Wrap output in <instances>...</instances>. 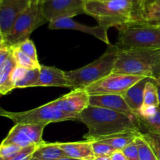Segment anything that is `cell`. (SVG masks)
<instances>
[{
    "mask_svg": "<svg viewBox=\"0 0 160 160\" xmlns=\"http://www.w3.org/2000/svg\"><path fill=\"white\" fill-rule=\"evenodd\" d=\"M88 0H44L42 10L48 23L59 18H72L85 14L84 6Z\"/></svg>",
    "mask_w": 160,
    "mask_h": 160,
    "instance_id": "cell-10",
    "label": "cell"
},
{
    "mask_svg": "<svg viewBox=\"0 0 160 160\" xmlns=\"http://www.w3.org/2000/svg\"><path fill=\"white\" fill-rule=\"evenodd\" d=\"M156 86L158 88V96H159V108L160 109V82L159 81H156Z\"/></svg>",
    "mask_w": 160,
    "mask_h": 160,
    "instance_id": "cell-36",
    "label": "cell"
},
{
    "mask_svg": "<svg viewBox=\"0 0 160 160\" xmlns=\"http://www.w3.org/2000/svg\"><path fill=\"white\" fill-rule=\"evenodd\" d=\"M67 157L64 152L56 143H47L44 142L37 147L31 160H57L60 158Z\"/></svg>",
    "mask_w": 160,
    "mask_h": 160,
    "instance_id": "cell-18",
    "label": "cell"
},
{
    "mask_svg": "<svg viewBox=\"0 0 160 160\" xmlns=\"http://www.w3.org/2000/svg\"><path fill=\"white\" fill-rule=\"evenodd\" d=\"M0 37H1V38H3V37H2V32H1V28H0ZM3 41H4V40H3Z\"/></svg>",
    "mask_w": 160,
    "mask_h": 160,
    "instance_id": "cell-41",
    "label": "cell"
},
{
    "mask_svg": "<svg viewBox=\"0 0 160 160\" xmlns=\"http://www.w3.org/2000/svg\"><path fill=\"white\" fill-rule=\"evenodd\" d=\"M84 11L95 19L98 25L109 30L142 20L143 8L139 0H88Z\"/></svg>",
    "mask_w": 160,
    "mask_h": 160,
    "instance_id": "cell-2",
    "label": "cell"
},
{
    "mask_svg": "<svg viewBox=\"0 0 160 160\" xmlns=\"http://www.w3.org/2000/svg\"><path fill=\"white\" fill-rule=\"evenodd\" d=\"M149 106L159 107L158 88L156 84V81L152 79L148 80V81L145 84V92H144V102L142 109L149 107Z\"/></svg>",
    "mask_w": 160,
    "mask_h": 160,
    "instance_id": "cell-22",
    "label": "cell"
},
{
    "mask_svg": "<svg viewBox=\"0 0 160 160\" xmlns=\"http://www.w3.org/2000/svg\"><path fill=\"white\" fill-rule=\"evenodd\" d=\"M59 146L67 157L78 160H95L92 142L89 141L77 142H58Z\"/></svg>",
    "mask_w": 160,
    "mask_h": 160,
    "instance_id": "cell-16",
    "label": "cell"
},
{
    "mask_svg": "<svg viewBox=\"0 0 160 160\" xmlns=\"http://www.w3.org/2000/svg\"><path fill=\"white\" fill-rule=\"evenodd\" d=\"M110 157L111 160H128L127 158L125 157L124 155H123V152L118 151V150L114 152L111 155Z\"/></svg>",
    "mask_w": 160,
    "mask_h": 160,
    "instance_id": "cell-34",
    "label": "cell"
},
{
    "mask_svg": "<svg viewBox=\"0 0 160 160\" xmlns=\"http://www.w3.org/2000/svg\"><path fill=\"white\" fill-rule=\"evenodd\" d=\"M135 142L138 149L139 160H158L151 146L142 137V133L136 138Z\"/></svg>",
    "mask_w": 160,
    "mask_h": 160,
    "instance_id": "cell-23",
    "label": "cell"
},
{
    "mask_svg": "<svg viewBox=\"0 0 160 160\" xmlns=\"http://www.w3.org/2000/svg\"><path fill=\"white\" fill-rule=\"evenodd\" d=\"M156 4H159L160 5V0H158V1L156 2Z\"/></svg>",
    "mask_w": 160,
    "mask_h": 160,
    "instance_id": "cell-43",
    "label": "cell"
},
{
    "mask_svg": "<svg viewBox=\"0 0 160 160\" xmlns=\"http://www.w3.org/2000/svg\"><path fill=\"white\" fill-rule=\"evenodd\" d=\"M78 121L88 128L84 139L101 141L123 133L142 132V123L135 114H127L88 106L78 115Z\"/></svg>",
    "mask_w": 160,
    "mask_h": 160,
    "instance_id": "cell-1",
    "label": "cell"
},
{
    "mask_svg": "<svg viewBox=\"0 0 160 160\" xmlns=\"http://www.w3.org/2000/svg\"><path fill=\"white\" fill-rule=\"evenodd\" d=\"M57 160H78V159H72V158H70V157H63V158H60V159Z\"/></svg>",
    "mask_w": 160,
    "mask_h": 160,
    "instance_id": "cell-38",
    "label": "cell"
},
{
    "mask_svg": "<svg viewBox=\"0 0 160 160\" xmlns=\"http://www.w3.org/2000/svg\"><path fill=\"white\" fill-rule=\"evenodd\" d=\"M4 42V41H3V38H1V37H0V42Z\"/></svg>",
    "mask_w": 160,
    "mask_h": 160,
    "instance_id": "cell-42",
    "label": "cell"
},
{
    "mask_svg": "<svg viewBox=\"0 0 160 160\" xmlns=\"http://www.w3.org/2000/svg\"><path fill=\"white\" fill-rule=\"evenodd\" d=\"M55 109L68 113L79 114L89 106V95L85 89H75L50 102Z\"/></svg>",
    "mask_w": 160,
    "mask_h": 160,
    "instance_id": "cell-11",
    "label": "cell"
},
{
    "mask_svg": "<svg viewBox=\"0 0 160 160\" xmlns=\"http://www.w3.org/2000/svg\"><path fill=\"white\" fill-rule=\"evenodd\" d=\"M157 1L158 0H141V5H142V7L144 9L147 6L155 4Z\"/></svg>",
    "mask_w": 160,
    "mask_h": 160,
    "instance_id": "cell-35",
    "label": "cell"
},
{
    "mask_svg": "<svg viewBox=\"0 0 160 160\" xmlns=\"http://www.w3.org/2000/svg\"><path fill=\"white\" fill-rule=\"evenodd\" d=\"M120 48H140L160 50V25L138 20L117 28Z\"/></svg>",
    "mask_w": 160,
    "mask_h": 160,
    "instance_id": "cell-5",
    "label": "cell"
},
{
    "mask_svg": "<svg viewBox=\"0 0 160 160\" xmlns=\"http://www.w3.org/2000/svg\"><path fill=\"white\" fill-rule=\"evenodd\" d=\"M145 132H142V135L151 146L156 158L160 160V134L145 130Z\"/></svg>",
    "mask_w": 160,
    "mask_h": 160,
    "instance_id": "cell-27",
    "label": "cell"
},
{
    "mask_svg": "<svg viewBox=\"0 0 160 160\" xmlns=\"http://www.w3.org/2000/svg\"><path fill=\"white\" fill-rule=\"evenodd\" d=\"M102 1H109V0H102ZM139 1H140V2H141V0H139Z\"/></svg>",
    "mask_w": 160,
    "mask_h": 160,
    "instance_id": "cell-44",
    "label": "cell"
},
{
    "mask_svg": "<svg viewBox=\"0 0 160 160\" xmlns=\"http://www.w3.org/2000/svg\"><path fill=\"white\" fill-rule=\"evenodd\" d=\"M89 106L103 108L123 113L134 114L127 104L123 96L119 95H89Z\"/></svg>",
    "mask_w": 160,
    "mask_h": 160,
    "instance_id": "cell-14",
    "label": "cell"
},
{
    "mask_svg": "<svg viewBox=\"0 0 160 160\" xmlns=\"http://www.w3.org/2000/svg\"><path fill=\"white\" fill-rule=\"evenodd\" d=\"M40 68L35 70H28L23 78L14 86L15 88H25L35 87L39 78Z\"/></svg>",
    "mask_w": 160,
    "mask_h": 160,
    "instance_id": "cell-25",
    "label": "cell"
},
{
    "mask_svg": "<svg viewBox=\"0 0 160 160\" xmlns=\"http://www.w3.org/2000/svg\"><path fill=\"white\" fill-rule=\"evenodd\" d=\"M10 53V48L8 46H6L5 48H3L2 49L0 50V67H1V66L6 62V60L8 59V57L9 56Z\"/></svg>",
    "mask_w": 160,
    "mask_h": 160,
    "instance_id": "cell-33",
    "label": "cell"
},
{
    "mask_svg": "<svg viewBox=\"0 0 160 160\" xmlns=\"http://www.w3.org/2000/svg\"><path fill=\"white\" fill-rule=\"evenodd\" d=\"M6 46H7V45H6V44L4 43V42H0V50L2 49V48H5V47H6Z\"/></svg>",
    "mask_w": 160,
    "mask_h": 160,
    "instance_id": "cell-39",
    "label": "cell"
},
{
    "mask_svg": "<svg viewBox=\"0 0 160 160\" xmlns=\"http://www.w3.org/2000/svg\"><path fill=\"white\" fill-rule=\"evenodd\" d=\"M78 114L68 113L55 109L50 102L24 112H9L0 106V117L12 120L15 124H42L77 120Z\"/></svg>",
    "mask_w": 160,
    "mask_h": 160,
    "instance_id": "cell-7",
    "label": "cell"
},
{
    "mask_svg": "<svg viewBox=\"0 0 160 160\" xmlns=\"http://www.w3.org/2000/svg\"><path fill=\"white\" fill-rule=\"evenodd\" d=\"M157 81H159V82H160V78H159V80H157Z\"/></svg>",
    "mask_w": 160,
    "mask_h": 160,
    "instance_id": "cell-45",
    "label": "cell"
},
{
    "mask_svg": "<svg viewBox=\"0 0 160 160\" xmlns=\"http://www.w3.org/2000/svg\"><path fill=\"white\" fill-rule=\"evenodd\" d=\"M48 23L42 10V3L31 2L29 6L17 17L12 28L4 38L8 47L15 46L29 38L31 33L45 23Z\"/></svg>",
    "mask_w": 160,
    "mask_h": 160,
    "instance_id": "cell-6",
    "label": "cell"
},
{
    "mask_svg": "<svg viewBox=\"0 0 160 160\" xmlns=\"http://www.w3.org/2000/svg\"><path fill=\"white\" fill-rule=\"evenodd\" d=\"M92 147L95 157L99 156H110L117 150L112 148L111 145L100 142V141H92Z\"/></svg>",
    "mask_w": 160,
    "mask_h": 160,
    "instance_id": "cell-28",
    "label": "cell"
},
{
    "mask_svg": "<svg viewBox=\"0 0 160 160\" xmlns=\"http://www.w3.org/2000/svg\"><path fill=\"white\" fill-rule=\"evenodd\" d=\"M138 117L142 123V127H144L145 130L160 134V109L159 107L153 115L149 117Z\"/></svg>",
    "mask_w": 160,
    "mask_h": 160,
    "instance_id": "cell-24",
    "label": "cell"
},
{
    "mask_svg": "<svg viewBox=\"0 0 160 160\" xmlns=\"http://www.w3.org/2000/svg\"><path fill=\"white\" fill-rule=\"evenodd\" d=\"M15 46H17L20 51L23 52L25 55L29 56V57L31 58V59H32L33 60L36 61V62H38V59L37 49H36L35 45H34V42H33L32 40L28 38L27 39V40L22 42L21 43L15 45Z\"/></svg>",
    "mask_w": 160,
    "mask_h": 160,
    "instance_id": "cell-29",
    "label": "cell"
},
{
    "mask_svg": "<svg viewBox=\"0 0 160 160\" xmlns=\"http://www.w3.org/2000/svg\"><path fill=\"white\" fill-rule=\"evenodd\" d=\"M44 0H31V2H39V3H42Z\"/></svg>",
    "mask_w": 160,
    "mask_h": 160,
    "instance_id": "cell-40",
    "label": "cell"
},
{
    "mask_svg": "<svg viewBox=\"0 0 160 160\" xmlns=\"http://www.w3.org/2000/svg\"><path fill=\"white\" fill-rule=\"evenodd\" d=\"M48 28L51 30H73L81 31L93 35L108 45H111L108 38V29L98 24L91 27L78 23L72 18H59L50 21L48 23Z\"/></svg>",
    "mask_w": 160,
    "mask_h": 160,
    "instance_id": "cell-13",
    "label": "cell"
},
{
    "mask_svg": "<svg viewBox=\"0 0 160 160\" xmlns=\"http://www.w3.org/2000/svg\"><path fill=\"white\" fill-rule=\"evenodd\" d=\"M142 20L152 24L160 25V5L155 3L144 8Z\"/></svg>",
    "mask_w": 160,
    "mask_h": 160,
    "instance_id": "cell-26",
    "label": "cell"
},
{
    "mask_svg": "<svg viewBox=\"0 0 160 160\" xmlns=\"http://www.w3.org/2000/svg\"><path fill=\"white\" fill-rule=\"evenodd\" d=\"M16 67V62L10 53L6 62L0 67V95H6L15 89L11 81V75Z\"/></svg>",
    "mask_w": 160,
    "mask_h": 160,
    "instance_id": "cell-19",
    "label": "cell"
},
{
    "mask_svg": "<svg viewBox=\"0 0 160 160\" xmlns=\"http://www.w3.org/2000/svg\"><path fill=\"white\" fill-rule=\"evenodd\" d=\"M119 48L108 45L106 52L94 62L77 70L65 71L66 78L72 90L85 89L91 84L111 74L118 57Z\"/></svg>",
    "mask_w": 160,
    "mask_h": 160,
    "instance_id": "cell-4",
    "label": "cell"
},
{
    "mask_svg": "<svg viewBox=\"0 0 160 160\" xmlns=\"http://www.w3.org/2000/svg\"><path fill=\"white\" fill-rule=\"evenodd\" d=\"M95 160H111L110 156H99L96 157Z\"/></svg>",
    "mask_w": 160,
    "mask_h": 160,
    "instance_id": "cell-37",
    "label": "cell"
},
{
    "mask_svg": "<svg viewBox=\"0 0 160 160\" xmlns=\"http://www.w3.org/2000/svg\"><path fill=\"white\" fill-rule=\"evenodd\" d=\"M45 128L42 124H15L1 144H14L22 148L30 145L38 146L44 142L42 134Z\"/></svg>",
    "mask_w": 160,
    "mask_h": 160,
    "instance_id": "cell-9",
    "label": "cell"
},
{
    "mask_svg": "<svg viewBox=\"0 0 160 160\" xmlns=\"http://www.w3.org/2000/svg\"><path fill=\"white\" fill-rule=\"evenodd\" d=\"M11 51V55L13 58L17 67L27 69V70H35L41 67L39 62L33 60L32 59L25 55L22 51H20L17 46L9 47Z\"/></svg>",
    "mask_w": 160,
    "mask_h": 160,
    "instance_id": "cell-21",
    "label": "cell"
},
{
    "mask_svg": "<svg viewBox=\"0 0 160 160\" xmlns=\"http://www.w3.org/2000/svg\"><path fill=\"white\" fill-rule=\"evenodd\" d=\"M31 0H0V28L3 40L17 17L29 6Z\"/></svg>",
    "mask_w": 160,
    "mask_h": 160,
    "instance_id": "cell-12",
    "label": "cell"
},
{
    "mask_svg": "<svg viewBox=\"0 0 160 160\" xmlns=\"http://www.w3.org/2000/svg\"><path fill=\"white\" fill-rule=\"evenodd\" d=\"M37 147L36 145H30L26 148H23L10 160H31L33 154Z\"/></svg>",
    "mask_w": 160,
    "mask_h": 160,
    "instance_id": "cell-31",
    "label": "cell"
},
{
    "mask_svg": "<svg viewBox=\"0 0 160 160\" xmlns=\"http://www.w3.org/2000/svg\"><path fill=\"white\" fill-rule=\"evenodd\" d=\"M144 77L112 73L106 78L91 84L85 88L89 95H122L128 88L138 82Z\"/></svg>",
    "mask_w": 160,
    "mask_h": 160,
    "instance_id": "cell-8",
    "label": "cell"
},
{
    "mask_svg": "<svg viewBox=\"0 0 160 160\" xmlns=\"http://www.w3.org/2000/svg\"><path fill=\"white\" fill-rule=\"evenodd\" d=\"M122 152L128 160H139L138 149L135 141L125 147Z\"/></svg>",
    "mask_w": 160,
    "mask_h": 160,
    "instance_id": "cell-32",
    "label": "cell"
},
{
    "mask_svg": "<svg viewBox=\"0 0 160 160\" xmlns=\"http://www.w3.org/2000/svg\"><path fill=\"white\" fill-rule=\"evenodd\" d=\"M35 87H59L71 89L65 71L54 67L41 65L38 81Z\"/></svg>",
    "mask_w": 160,
    "mask_h": 160,
    "instance_id": "cell-15",
    "label": "cell"
},
{
    "mask_svg": "<svg viewBox=\"0 0 160 160\" xmlns=\"http://www.w3.org/2000/svg\"><path fill=\"white\" fill-rule=\"evenodd\" d=\"M149 79L151 78H145L140 80L138 82L131 86L122 95L128 106L137 116L139 114L143 106L145 84Z\"/></svg>",
    "mask_w": 160,
    "mask_h": 160,
    "instance_id": "cell-17",
    "label": "cell"
},
{
    "mask_svg": "<svg viewBox=\"0 0 160 160\" xmlns=\"http://www.w3.org/2000/svg\"><path fill=\"white\" fill-rule=\"evenodd\" d=\"M112 73L160 78V50L140 48H119Z\"/></svg>",
    "mask_w": 160,
    "mask_h": 160,
    "instance_id": "cell-3",
    "label": "cell"
},
{
    "mask_svg": "<svg viewBox=\"0 0 160 160\" xmlns=\"http://www.w3.org/2000/svg\"><path fill=\"white\" fill-rule=\"evenodd\" d=\"M22 149L20 146L14 144L0 145V160H10Z\"/></svg>",
    "mask_w": 160,
    "mask_h": 160,
    "instance_id": "cell-30",
    "label": "cell"
},
{
    "mask_svg": "<svg viewBox=\"0 0 160 160\" xmlns=\"http://www.w3.org/2000/svg\"><path fill=\"white\" fill-rule=\"evenodd\" d=\"M140 133H134V132H129V133H123V134H117V135H114L112 137L109 138L103 139L100 142H105V143L108 144V145H111L112 148H115L116 150L118 151H122L123 148L133 142H134L136 138L138 137Z\"/></svg>",
    "mask_w": 160,
    "mask_h": 160,
    "instance_id": "cell-20",
    "label": "cell"
}]
</instances>
